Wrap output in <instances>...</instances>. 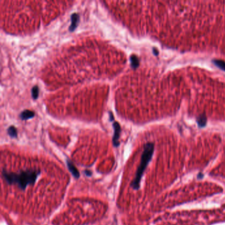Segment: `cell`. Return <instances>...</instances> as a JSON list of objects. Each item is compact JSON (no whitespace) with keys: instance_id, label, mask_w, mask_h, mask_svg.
<instances>
[{"instance_id":"cell-11","label":"cell","mask_w":225,"mask_h":225,"mask_svg":"<svg viewBox=\"0 0 225 225\" xmlns=\"http://www.w3.org/2000/svg\"><path fill=\"white\" fill-rule=\"evenodd\" d=\"M213 62L218 68H220L221 69L225 71V62H224L221 61V60H218V59H215Z\"/></svg>"},{"instance_id":"cell-13","label":"cell","mask_w":225,"mask_h":225,"mask_svg":"<svg viewBox=\"0 0 225 225\" xmlns=\"http://www.w3.org/2000/svg\"><path fill=\"white\" fill-rule=\"evenodd\" d=\"M153 52L155 55H158V51L157 50H155V48H153Z\"/></svg>"},{"instance_id":"cell-8","label":"cell","mask_w":225,"mask_h":225,"mask_svg":"<svg viewBox=\"0 0 225 225\" xmlns=\"http://www.w3.org/2000/svg\"><path fill=\"white\" fill-rule=\"evenodd\" d=\"M7 133L11 137L15 138L17 136V131L14 126H10L7 129Z\"/></svg>"},{"instance_id":"cell-2","label":"cell","mask_w":225,"mask_h":225,"mask_svg":"<svg viewBox=\"0 0 225 225\" xmlns=\"http://www.w3.org/2000/svg\"><path fill=\"white\" fill-rule=\"evenodd\" d=\"M154 153V144L153 143H147L145 145L143 152L141 155V162L136 172L135 178L131 182L133 189H138L140 187V183L145 169L153 157Z\"/></svg>"},{"instance_id":"cell-6","label":"cell","mask_w":225,"mask_h":225,"mask_svg":"<svg viewBox=\"0 0 225 225\" xmlns=\"http://www.w3.org/2000/svg\"><path fill=\"white\" fill-rule=\"evenodd\" d=\"M34 115H35V113H34L33 111L26 110H24L23 112L21 113L20 118L23 120H27L33 118Z\"/></svg>"},{"instance_id":"cell-12","label":"cell","mask_w":225,"mask_h":225,"mask_svg":"<svg viewBox=\"0 0 225 225\" xmlns=\"http://www.w3.org/2000/svg\"><path fill=\"white\" fill-rule=\"evenodd\" d=\"M85 174H86V175L87 176H91V171H88V170H86V171H85Z\"/></svg>"},{"instance_id":"cell-1","label":"cell","mask_w":225,"mask_h":225,"mask_svg":"<svg viewBox=\"0 0 225 225\" xmlns=\"http://www.w3.org/2000/svg\"><path fill=\"white\" fill-rule=\"evenodd\" d=\"M39 170H27L19 173L8 172L3 170L2 176L9 184H17L21 189H25L28 185L34 184L39 176Z\"/></svg>"},{"instance_id":"cell-3","label":"cell","mask_w":225,"mask_h":225,"mask_svg":"<svg viewBox=\"0 0 225 225\" xmlns=\"http://www.w3.org/2000/svg\"><path fill=\"white\" fill-rule=\"evenodd\" d=\"M114 129V136L112 138V143L114 147H118L120 145L119 139L120 136V132H121V128L119 123L115 122L113 123Z\"/></svg>"},{"instance_id":"cell-10","label":"cell","mask_w":225,"mask_h":225,"mask_svg":"<svg viewBox=\"0 0 225 225\" xmlns=\"http://www.w3.org/2000/svg\"><path fill=\"white\" fill-rule=\"evenodd\" d=\"M39 94V88L38 86H34L32 88V97H33L34 100H36L38 99Z\"/></svg>"},{"instance_id":"cell-5","label":"cell","mask_w":225,"mask_h":225,"mask_svg":"<svg viewBox=\"0 0 225 225\" xmlns=\"http://www.w3.org/2000/svg\"><path fill=\"white\" fill-rule=\"evenodd\" d=\"M71 24L69 27V30L71 32L74 31L76 28H77V25L79 24V16L77 13H73L71 16Z\"/></svg>"},{"instance_id":"cell-9","label":"cell","mask_w":225,"mask_h":225,"mask_svg":"<svg viewBox=\"0 0 225 225\" xmlns=\"http://www.w3.org/2000/svg\"><path fill=\"white\" fill-rule=\"evenodd\" d=\"M206 123H207V118H206V116L205 115L199 116L198 119V125L200 128H203V127H204L206 125Z\"/></svg>"},{"instance_id":"cell-4","label":"cell","mask_w":225,"mask_h":225,"mask_svg":"<svg viewBox=\"0 0 225 225\" xmlns=\"http://www.w3.org/2000/svg\"><path fill=\"white\" fill-rule=\"evenodd\" d=\"M67 165L68 167V169L72 174V175L74 176L75 178H79V176H80V174H79L77 169L75 167L74 163H73L69 159L67 160Z\"/></svg>"},{"instance_id":"cell-7","label":"cell","mask_w":225,"mask_h":225,"mask_svg":"<svg viewBox=\"0 0 225 225\" xmlns=\"http://www.w3.org/2000/svg\"><path fill=\"white\" fill-rule=\"evenodd\" d=\"M130 62H131V66L134 69L137 68L139 65V59L135 55L131 56Z\"/></svg>"}]
</instances>
